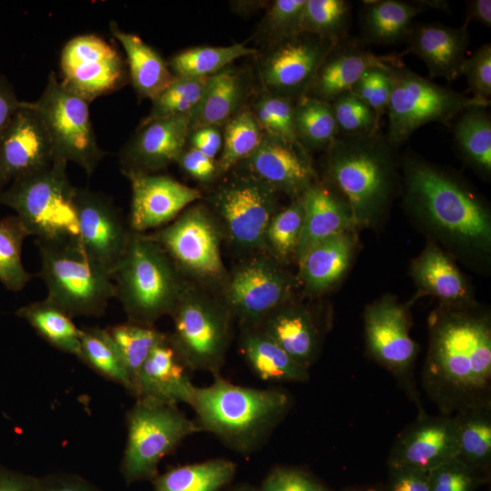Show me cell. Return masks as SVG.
I'll list each match as a JSON object with an SVG mask.
<instances>
[{"label": "cell", "instance_id": "obj_1", "mask_svg": "<svg viewBox=\"0 0 491 491\" xmlns=\"http://www.w3.org/2000/svg\"><path fill=\"white\" fill-rule=\"evenodd\" d=\"M425 386L443 408L487 405L491 382V327L487 317L446 311L436 318L425 369Z\"/></svg>", "mask_w": 491, "mask_h": 491}, {"label": "cell", "instance_id": "obj_2", "mask_svg": "<svg viewBox=\"0 0 491 491\" xmlns=\"http://www.w3.org/2000/svg\"><path fill=\"white\" fill-rule=\"evenodd\" d=\"M191 406L202 431L247 454L266 441L289 410L291 398L280 388L242 386L218 374L208 386L195 388Z\"/></svg>", "mask_w": 491, "mask_h": 491}, {"label": "cell", "instance_id": "obj_3", "mask_svg": "<svg viewBox=\"0 0 491 491\" xmlns=\"http://www.w3.org/2000/svg\"><path fill=\"white\" fill-rule=\"evenodd\" d=\"M405 202L439 235L458 246L487 252L491 220L486 207L456 179L422 159L403 163Z\"/></svg>", "mask_w": 491, "mask_h": 491}, {"label": "cell", "instance_id": "obj_4", "mask_svg": "<svg viewBox=\"0 0 491 491\" xmlns=\"http://www.w3.org/2000/svg\"><path fill=\"white\" fill-rule=\"evenodd\" d=\"M386 136H337L326 150V171L348 204L356 225H370L386 210L396 189L397 165Z\"/></svg>", "mask_w": 491, "mask_h": 491}, {"label": "cell", "instance_id": "obj_5", "mask_svg": "<svg viewBox=\"0 0 491 491\" xmlns=\"http://www.w3.org/2000/svg\"><path fill=\"white\" fill-rule=\"evenodd\" d=\"M113 278L128 320L147 326L171 314L189 283L155 240L134 231Z\"/></svg>", "mask_w": 491, "mask_h": 491}, {"label": "cell", "instance_id": "obj_6", "mask_svg": "<svg viewBox=\"0 0 491 491\" xmlns=\"http://www.w3.org/2000/svg\"><path fill=\"white\" fill-rule=\"evenodd\" d=\"M47 296L71 317L102 316L115 289L112 273L89 257L79 240H35Z\"/></svg>", "mask_w": 491, "mask_h": 491}, {"label": "cell", "instance_id": "obj_7", "mask_svg": "<svg viewBox=\"0 0 491 491\" xmlns=\"http://www.w3.org/2000/svg\"><path fill=\"white\" fill-rule=\"evenodd\" d=\"M67 162L55 158L47 166L12 181L0 190V205L9 206L39 241L79 240L74 186Z\"/></svg>", "mask_w": 491, "mask_h": 491}, {"label": "cell", "instance_id": "obj_8", "mask_svg": "<svg viewBox=\"0 0 491 491\" xmlns=\"http://www.w3.org/2000/svg\"><path fill=\"white\" fill-rule=\"evenodd\" d=\"M170 316L174 330L167 339L185 366L220 374L234 319L222 300L189 282Z\"/></svg>", "mask_w": 491, "mask_h": 491}, {"label": "cell", "instance_id": "obj_9", "mask_svg": "<svg viewBox=\"0 0 491 491\" xmlns=\"http://www.w3.org/2000/svg\"><path fill=\"white\" fill-rule=\"evenodd\" d=\"M127 438L121 464L126 482L154 479L160 461L187 436L202 431L174 405L136 400L126 414Z\"/></svg>", "mask_w": 491, "mask_h": 491}, {"label": "cell", "instance_id": "obj_10", "mask_svg": "<svg viewBox=\"0 0 491 491\" xmlns=\"http://www.w3.org/2000/svg\"><path fill=\"white\" fill-rule=\"evenodd\" d=\"M390 72L392 90L386 110L388 132L386 136L396 147L428 123L446 125L469 107H487L490 104L439 85L405 65L392 66Z\"/></svg>", "mask_w": 491, "mask_h": 491}, {"label": "cell", "instance_id": "obj_11", "mask_svg": "<svg viewBox=\"0 0 491 491\" xmlns=\"http://www.w3.org/2000/svg\"><path fill=\"white\" fill-rule=\"evenodd\" d=\"M149 235L186 280H195L200 286L221 288L228 274L220 249L224 233L209 209L201 205H191Z\"/></svg>", "mask_w": 491, "mask_h": 491}, {"label": "cell", "instance_id": "obj_12", "mask_svg": "<svg viewBox=\"0 0 491 491\" xmlns=\"http://www.w3.org/2000/svg\"><path fill=\"white\" fill-rule=\"evenodd\" d=\"M31 105L50 135L55 158L73 162L91 175L105 152L95 137L89 103L67 89L51 72L43 93Z\"/></svg>", "mask_w": 491, "mask_h": 491}, {"label": "cell", "instance_id": "obj_13", "mask_svg": "<svg viewBox=\"0 0 491 491\" xmlns=\"http://www.w3.org/2000/svg\"><path fill=\"white\" fill-rule=\"evenodd\" d=\"M264 251L237 265L221 286V300L243 327L258 325L270 312L292 300L296 279Z\"/></svg>", "mask_w": 491, "mask_h": 491}, {"label": "cell", "instance_id": "obj_14", "mask_svg": "<svg viewBox=\"0 0 491 491\" xmlns=\"http://www.w3.org/2000/svg\"><path fill=\"white\" fill-rule=\"evenodd\" d=\"M213 214L235 247L264 251L268 223L278 212L277 193L242 173L219 185L210 198Z\"/></svg>", "mask_w": 491, "mask_h": 491}, {"label": "cell", "instance_id": "obj_15", "mask_svg": "<svg viewBox=\"0 0 491 491\" xmlns=\"http://www.w3.org/2000/svg\"><path fill=\"white\" fill-rule=\"evenodd\" d=\"M60 68L63 85L89 104L120 89L127 81L123 56L95 35L70 39L61 52Z\"/></svg>", "mask_w": 491, "mask_h": 491}, {"label": "cell", "instance_id": "obj_16", "mask_svg": "<svg viewBox=\"0 0 491 491\" xmlns=\"http://www.w3.org/2000/svg\"><path fill=\"white\" fill-rule=\"evenodd\" d=\"M338 42L301 33L276 43L260 68L266 91L292 99L305 95L322 62Z\"/></svg>", "mask_w": 491, "mask_h": 491}, {"label": "cell", "instance_id": "obj_17", "mask_svg": "<svg viewBox=\"0 0 491 491\" xmlns=\"http://www.w3.org/2000/svg\"><path fill=\"white\" fill-rule=\"evenodd\" d=\"M75 208L82 249L113 275L132 234L128 221L107 195L87 188L76 187Z\"/></svg>", "mask_w": 491, "mask_h": 491}, {"label": "cell", "instance_id": "obj_18", "mask_svg": "<svg viewBox=\"0 0 491 491\" xmlns=\"http://www.w3.org/2000/svg\"><path fill=\"white\" fill-rule=\"evenodd\" d=\"M55 159L50 135L31 102L22 101L0 138V190Z\"/></svg>", "mask_w": 491, "mask_h": 491}, {"label": "cell", "instance_id": "obj_19", "mask_svg": "<svg viewBox=\"0 0 491 491\" xmlns=\"http://www.w3.org/2000/svg\"><path fill=\"white\" fill-rule=\"evenodd\" d=\"M125 176L132 190L127 221L131 230L136 233L168 225L202 197L200 190L169 175L127 173Z\"/></svg>", "mask_w": 491, "mask_h": 491}, {"label": "cell", "instance_id": "obj_20", "mask_svg": "<svg viewBox=\"0 0 491 491\" xmlns=\"http://www.w3.org/2000/svg\"><path fill=\"white\" fill-rule=\"evenodd\" d=\"M240 164L244 173L294 199L317 182L311 158L301 145L264 134L256 151Z\"/></svg>", "mask_w": 491, "mask_h": 491}, {"label": "cell", "instance_id": "obj_21", "mask_svg": "<svg viewBox=\"0 0 491 491\" xmlns=\"http://www.w3.org/2000/svg\"><path fill=\"white\" fill-rule=\"evenodd\" d=\"M191 115L141 123L121 150V172L153 174L176 163L185 149Z\"/></svg>", "mask_w": 491, "mask_h": 491}, {"label": "cell", "instance_id": "obj_22", "mask_svg": "<svg viewBox=\"0 0 491 491\" xmlns=\"http://www.w3.org/2000/svg\"><path fill=\"white\" fill-rule=\"evenodd\" d=\"M409 327L406 308L393 297H383L366 309V338L372 356L399 376L407 374L416 356Z\"/></svg>", "mask_w": 491, "mask_h": 491}, {"label": "cell", "instance_id": "obj_23", "mask_svg": "<svg viewBox=\"0 0 491 491\" xmlns=\"http://www.w3.org/2000/svg\"><path fill=\"white\" fill-rule=\"evenodd\" d=\"M405 54L376 55L363 41L345 37L326 56L305 95L330 103L349 91L367 70L403 65Z\"/></svg>", "mask_w": 491, "mask_h": 491}, {"label": "cell", "instance_id": "obj_24", "mask_svg": "<svg viewBox=\"0 0 491 491\" xmlns=\"http://www.w3.org/2000/svg\"><path fill=\"white\" fill-rule=\"evenodd\" d=\"M457 427L455 418L422 417L406 429L392 450L390 467L424 472L456 458Z\"/></svg>", "mask_w": 491, "mask_h": 491}, {"label": "cell", "instance_id": "obj_25", "mask_svg": "<svg viewBox=\"0 0 491 491\" xmlns=\"http://www.w3.org/2000/svg\"><path fill=\"white\" fill-rule=\"evenodd\" d=\"M168 339L157 345L141 367L133 396L136 400L177 406H191L196 386Z\"/></svg>", "mask_w": 491, "mask_h": 491}, {"label": "cell", "instance_id": "obj_26", "mask_svg": "<svg viewBox=\"0 0 491 491\" xmlns=\"http://www.w3.org/2000/svg\"><path fill=\"white\" fill-rule=\"evenodd\" d=\"M467 26L465 22L460 27L438 23L412 27L406 53L419 57L426 65L430 77L454 81L461 76V66L469 45Z\"/></svg>", "mask_w": 491, "mask_h": 491}, {"label": "cell", "instance_id": "obj_27", "mask_svg": "<svg viewBox=\"0 0 491 491\" xmlns=\"http://www.w3.org/2000/svg\"><path fill=\"white\" fill-rule=\"evenodd\" d=\"M287 355L309 368L320 346V333L311 312L290 300L270 312L256 326Z\"/></svg>", "mask_w": 491, "mask_h": 491}, {"label": "cell", "instance_id": "obj_28", "mask_svg": "<svg viewBox=\"0 0 491 491\" xmlns=\"http://www.w3.org/2000/svg\"><path fill=\"white\" fill-rule=\"evenodd\" d=\"M300 197L304 206V224L296 261L315 244L350 231L356 225L346 201L326 185L316 182Z\"/></svg>", "mask_w": 491, "mask_h": 491}, {"label": "cell", "instance_id": "obj_29", "mask_svg": "<svg viewBox=\"0 0 491 491\" xmlns=\"http://www.w3.org/2000/svg\"><path fill=\"white\" fill-rule=\"evenodd\" d=\"M349 231L326 238L308 248L297 260L298 282L309 295L332 288L345 275L354 251Z\"/></svg>", "mask_w": 491, "mask_h": 491}, {"label": "cell", "instance_id": "obj_30", "mask_svg": "<svg viewBox=\"0 0 491 491\" xmlns=\"http://www.w3.org/2000/svg\"><path fill=\"white\" fill-rule=\"evenodd\" d=\"M111 35L121 44L127 61L129 77L141 98L151 101L175 78L167 62L135 34L123 31L117 23H109Z\"/></svg>", "mask_w": 491, "mask_h": 491}, {"label": "cell", "instance_id": "obj_31", "mask_svg": "<svg viewBox=\"0 0 491 491\" xmlns=\"http://www.w3.org/2000/svg\"><path fill=\"white\" fill-rule=\"evenodd\" d=\"M240 348L252 371L264 381L305 382L309 378L308 368L256 326L243 327Z\"/></svg>", "mask_w": 491, "mask_h": 491}, {"label": "cell", "instance_id": "obj_32", "mask_svg": "<svg viewBox=\"0 0 491 491\" xmlns=\"http://www.w3.org/2000/svg\"><path fill=\"white\" fill-rule=\"evenodd\" d=\"M245 91L243 77L229 66L210 75L204 95L191 114L190 133L225 125L242 108Z\"/></svg>", "mask_w": 491, "mask_h": 491}, {"label": "cell", "instance_id": "obj_33", "mask_svg": "<svg viewBox=\"0 0 491 491\" xmlns=\"http://www.w3.org/2000/svg\"><path fill=\"white\" fill-rule=\"evenodd\" d=\"M424 11L415 2L364 1L360 12L362 41L376 45L399 43L407 38L414 18Z\"/></svg>", "mask_w": 491, "mask_h": 491}, {"label": "cell", "instance_id": "obj_34", "mask_svg": "<svg viewBox=\"0 0 491 491\" xmlns=\"http://www.w3.org/2000/svg\"><path fill=\"white\" fill-rule=\"evenodd\" d=\"M412 276L420 290L449 305L468 299L466 283L454 263L437 246L429 245L412 266Z\"/></svg>", "mask_w": 491, "mask_h": 491}, {"label": "cell", "instance_id": "obj_35", "mask_svg": "<svg viewBox=\"0 0 491 491\" xmlns=\"http://www.w3.org/2000/svg\"><path fill=\"white\" fill-rule=\"evenodd\" d=\"M15 315L25 320L35 332L55 348L77 356L81 328L72 317L48 297L21 306Z\"/></svg>", "mask_w": 491, "mask_h": 491}, {"label": "cell", "instance_id": "obj_36", "mask_svg": "<svg viewBox=\"0 0 491 491\" xmlns=\"http://www.w3.org/2000/svg\"><path fill=\"white\" fill-rule=\"evenodd\" d=\"M235 474V463L224 458L180 466L157 475L154 491H219Z\"/></svg>", "mask_w": 491, "mask_h": 491}, {"label": "cell", "instance_id": "obj_37", "mask_svg": "<svg viewBox=\"0 0 491 491\" xmlns=\"http://www.w3.org/2000/svg\"><path fill=\"white\" fill-rule=\"evenodd\" d=\"M486 106L469 107L458 115L454 138L464 159L475 169L491 171V117Z\"/></svg>", "mask_w": 491, "mask_h": 491}, {"label": "cell", "instance_id": "obj_38", "mask_svg": "<svg viewBox=\"0 0 491 491\" xmlns=\"http://www.w3.org/2000/svg\"><path fill=\"white\" fill-rule=\"evenodd\" d=\"M457 427V456L480 471L491 460V418L487 405L460 410L454 417Z\"/></svg>", "mask_w": 491, "mask_h": 491}, {"label": "cell", "instance_id": "obj_39", "mask_svg": "<svg viewBox=\"0 0 491 491\" xmlns=\"http://www.w3.org/2000/svg\"><path fill=\"white\" fill-rule=\"evenodd\" d=\"M294 124L297 140L306 151H326L338 135L331 104L307 95L295 102Z\"/></svg>", "mask_w": 491, "mask_h": 491}, {"label": "cell", "instance_id": "obj_40", "mask_svg": "<svg viewBox=\"0 0 491 491\" xmlns=\"http://www.w3.org/2000/svg\"><path fill=\"white\" fill-rule=\"evenodd\" d=\"M131 379L133 391L141 367L152 350L167 339L153 326L127 321L105 328Z\"/></svg>", "mask_w": 491, "mask_h": 491}, {"label": "cell", "instance_id": "obj_41", "mask_svg": "<svg viewBox=\"0 0 491 491\" xmlns=\"http://www.w3.org/2000/svg\"><path fill=\"white\" fill-rule=\"evenodd\" d=\"M256 53L244 43L228 46H197L185 49L167 62L175 76L206 77L227 67L233 61Z\"/></svg>", "mask_w": 491, "mask_h": 491}, {"label": "cell", "instance_id": "obj_42", "mask_svg": "<svg viewBox=\"0 0 491 491\" xmlns=\"http://www.w3.org/2000/svg\"><path fill=\"white\" fill-rule=\"evenodd\" d=\"M77 357L93 370L123 386L132 394L131 379L105 328H81Z\"/></svg>", "mask_w": 491, "mask_h": 491}, {"label": "cell", "instance_id": "obj_43", "mask_svg": "<svg viewBox=\"0 0 491 491\" xmlns=\"http://www.w3.org/2000/svg\"><path fill=\"white\" fill-rule=\"evenodd\" d=\"M263 132L251 109L242 107L225 125L217 174L224 175L251 155L260 145Z\"/></svg>", "mask_w": 491, "mask_h": 491}, {"label": "cell", "instance_id": "obj_44", "mask_svg": "<svg viewBox=\"0 0 491 491\" xmlns=\"http://www.w3.org/2000/svg\"><path fill=\"white\" fill-rule=\"evenodd\" d=\"M304 224V206L301 197L270 220L264 235V252L281 264L295 259Z\"/></svg>", "mask_w": 491, "mask_h": 491}, {"label": "cell", "instance_id": "obj_45", "mask_svg": "<svg viewBox=\"0 0 491 491\" xmlns=\"http://www.w3.org/2000/svg\"><path fill=\"white\" fill-rule=\"evenodd\" d=\"M30 234L17 215L0 219V282L10 291L22 290L32 278L22 264V246Z\"/></svg>", "mask_w": 491, "mask_h": 491}, {"label": "cell", "instance_id": "obj_46", "mask_svg": "<svg viewBox=\"0 0 491 491\" xmlns=\"http://www.w3.org/2000/svg\"><path fill=\"white\" fill-rule=\"evenodd\" d=\"M351 4L345 0H306L300 31L338 42L346 37L350 26Z\"/></svg>", "mask_w": 491, "mask_h": 491}, {"label": "cell", "instance_id": "obj_47", "mask_svg": "<svg viewBox=\"0 0 491 491\" xmlns=\"http://www.w3.org/2000/svg\"><path fill=\"white\" fill-rule=\"evenodd\" d=\"M209 77L175 76L173 82L152 100L151 111L141 123L191 115L204 95Z\"/></svg>", "mask_w": 491, "mask_h": 491}, {"label": "cell", "instance_id": "obj_48", "mask_svg": "<svg viewBox=\"0 0 491 491\" xmlns=\"http://www.w3.org/2000/svg\"><path fill=\"white\" fill-rule=\"evenodd\" d=\"M337 136H369L378 134L379 122L375 112L351 91L330 102Z\"/></svg>", "mask_w": 491, "mask_h": 491}, {"label": "cell", "instance_id": "obj_49", "mask_svg": "<svg viewBox=\"0 0 491 491\" xmlns=\"http://www.w3.org/2000/svg\"><path fill=\"white\" fill-rule=\"evenodd\" d=\"M306 0H276L262 24V31L276 43L301 34L300 22Z\"/></svg>", "mask_w": 491, "mask_h": 491}, {"label": "cell", "instance_id": "obj_50", "mask_svg": "<svg viewBox=\"0 0 491 491\" xmlns=\"http://www.w3.org/2000/svg\"><path fill=\"white\" fill-rule=\"evenodd\" d=\"M391 67H373L367 70L349 90L375 112L379 123L386 113L390 99Z\"/></svg>", "mask_w": 491, "mask_h": 491}, {"label": "cell", "instance_id": "obj_51", "mask_svg": "<svg viewBox=\"0 0 491 491\" xmlns=\"http://www.w3.org/2000/svg\"><path fill=\"white\" fill-rule=\"evenodd\" d=\"M479 472L454 458L429 472L430 491H474L481 481Z\"/></svg>", "mask_w": 491, "mask_h": 491}, {"label": "cell", "instance_id": "obj_52", "mask_svg": "<svg viewBox=\"0 0 491 491\" xmlns=\"http://www.w3.org/2000/svg\"><path fill=\"white\" fill-rule=\"evenodd\" d=\"M466 78L473 97L490 102L491 97V45L479 46L473 55L466 57L461 66V75Z\"/></svg>", "mask_w": 491, "mask_h": 491}, {"label": "cell", "instance_id": "obj_53", "mask_svg": "<svg viewBox=\"0 0 491 491\" xmlns=\"http://www.w3.org/2000/svg\"><path fill=\"white\" fill-rule=\"evenodd\" d=\"M269 112L277 131L278 139L301 145L294 124V99L264 92L257 99Z\"/></svg>", "mask_w": 491, "mask_h": 491}, {"label": "cell", "instance_id": "obj_54", "mask_svg": "<svg viewBox=\"0 0 491 491\" xmlns=\"http://www.w3.org/2000/svg\"><path fill=\"white\" fill-rule=\"evenodd\" d=\"M262 491H329L304 472L276 468L263 484Z\"/></svg>", "mask_w": 491, "mask_h": 491}, {"label": "cell", "instance_id": "obj_55", "mask_svg": "<svg viewBox=\"0 0 491 491\" xmlns=\"http://www.w3.org/2000/svg\"><path fill=\"white\" fill-rule=\"evenodd\" d=\"M176 163L187 175L203 183L210 182L218 175L215 160L192 147L185 149Z\"/></svg>", "mask_w": 491, "mask_h": 491}, {"label": "cell", "instance_id": "obj_56", "mask_svg": "<svg viewBox=\"0 0 491 491\" xmlns=\"http://www.w3.org/2000/svg\"><path fill=\"white\" fill-rule=\"evenodd\" d=\"M389 491H430L429 472L391 467Z\"/></svg>", "mask_w": 491, "mask_h": 491}, {"label": "cell", "instance_id": "obj_57", "mask_svg": "<svg viewBox=\"0 0 491 491\" xmlns=\"http://www.w3.org/2000/svg\"><path fill=\"white\" fill-rule=\"evenodd\" d=\"M39 491H101L75 474L57 473L40 478Z\"/></svg>", "mask_w": 491, "mask_h": 491}, {"label": "cell", "instance_id": "obj_58", "mask_svg": "<svg viewBox=\"0 0 491 491\" xmlns=\"http://www.w3.org/2000/svg\"><path fill=\"white\" fill-rule=\"evenodd\" d=\"M191 147L214 159L219 152L223 138L218 127L208 126L189 134Z\"/></svg>", "mask_w": 491, "mask_h": 491}, {"label": "cell", "instance_id": "obj_59", "mask_svg": "<svg viewBox=\"0 0 491 491\" xmlns=\"http://www.w3.org/2000/svg\"><path fill=\"white\" fill-rule=\"evenodd\" d=\"M21 102L12 84L0 74V138Z\"/></svg>", "mask_w": 491, "mask_h": 491}, {"label": "cell", "instance_id": "obj_60", "mask_svg": "<svg viewBox=\"0 0 491 491\" xmlns=\"http://www.w3.org/2000/svg\"><path fill=\"white\" fill-rule=\"evenodd\" d=\"M40 478L0 466V491H39Z\"/></svg>", "mask_w": 491, "mask_h": 491}, {"label": "cell", "instance_id": "obj_61", "mask_svg": "<svg viewBox=\"0 0 491 491\" xmlns=\"http://www.w3.org/2000/svg\"><path fill=\"white\" fill-rule=\"evenodd\" d=\"M466 23L469 25L471 21H476L486 27L491 26V1L490 0H470L466 1Z\"/></svg>", "mask_w": 491, "mask_h": 491}, {"label": "cell", "instance_id": "obj_62", "mask_svg": "<svg viewBox=\"0 0 491 491\" xmlns=\"http://www.w3.org/2000/svg\"><path fill=\"white\" fill-rule=\"evenodd\" d=\"M234 491H262V490L254 488L252 486H242V487L235 489Z\"/></svg>", "mask_w": 491, "mask_h": 491}]
</instances>
